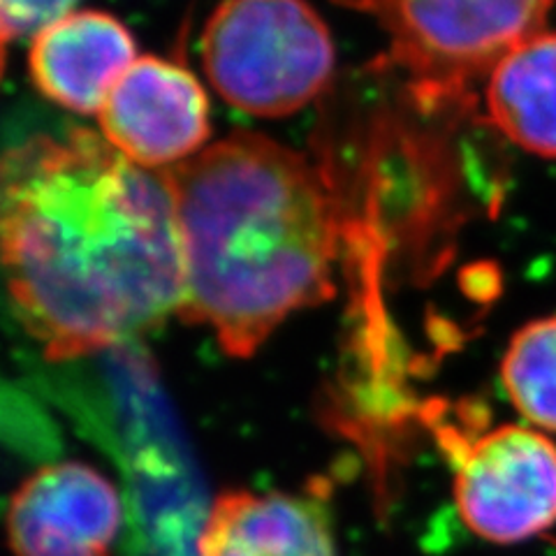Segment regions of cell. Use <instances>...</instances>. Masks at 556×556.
Listing matches in <instances>:
<instances>
[{"instance_id": "cell-1", "label": "cell", "mask_w": 556, "mask_h": 556, "mask_svg": "<svg viewBox=\"0 0 556 556\" xmlns=\"http://www.w3.org/2000/svg\"><path fill=\"white\" fill-rule=\"evenodd\" d=\"M3 265L49 359L108 351L179 313L184 257L167 172L104 137L38 135L3 159Z\"/></svg>"}, {"instance_id": "cell-2", "label": "cell", "mask_w": 556, "mask_h": 556, "mask_svg": "<svg viewBox=\"0 0 556 556\" xmlns=\"http://www.w3.org/2000/svg\"><path fill=\"white\" fill-rule=\"evenodd\" d=\"M165 172L181 239L184 323L208 327L243 359L294 311L332 298L339 208L304 153L239 130Z\"/></svg>"}, {"instance_id": "cell-3", "label": "cell", "mask_w": 556, "mask_h": 556, "mask_svg": "<svg viewBox=\"0 0 556 556\" xmlns=\"http://www.w3.org/2000/svg\"><path fill=\"white\" fill-rule=\"evenodd\" d=\"M337 49L306 0H223L202 33L214 91L260 118L304 110L334 77Z\"/></svg>"}, {"instance_id": "cell-4", "label": "cell", "mask_w": 556, "mask_h": 556, "mask_svg": "<svg viewBox=\"0 0 556 556\" xmlns=\"http://www.w3.org/2000/svg\"><path fill=\"white\" fill-rule=\"evenodd\" d=\"M390 40V63L427 108L464 104L510 51L541 33L554 0H355Z\"/></svg>"}, {"instance_id": "cell-5", "label": "cell", "mask_w": 556, "mask_h": 556, "mask_svg": "<svg viewBox=\"0 0 556 556\" xmlns=\"http://www.w3.org/2000/svg\"><path fill=\"white\" fill-rule=\"evenodd\" d=\"M437 439L455 468L462 519L492 543H521L556 525V445L517 425L464 433L433 420Z\"/></svg>"}, {"instance_id": "cell-6", "label": "cell", "mask_w": 556, "mask_h": 556, "mask_svg": "<svg viewBox=\"0 0 556 556\" xmlns=\"http://www.w3.org/2000/svg\"><path fill=\"white\" fill-rule=\"evenodd\" d=\"M100 135L137 167L165 172L193 159L208 139V98L179 63L139 56L98 114Z\"/></svg>"}, {"instance_id": "cell-7", "label": "cell", "mask_w": 556, "mask_h": 556, "mask_svg": "<svg viewBox=\"0 0 556 556\" xmlns=\"http://www.w3.org/2000/svg\"><path fill=\"white\" fill-rule=\"evenodd\" d=\"M118 527L114 484L77 462L33 473L14 492L8 513L16 556H108Z\"/></svg>"}, {"instance_id": "cell-8", "label": "cell", "mask_w": 556, "mask_h": 556, "mask_svg": "<svg viewBox=\"0 0 556 556\" xmlns=\"http://www.w3.org/2000/svg\"><path fill=\"white\" fill-rule=\"evenodd\" d=\"M137 59L132 33L116 16L79 10L35 35L28 75L35 89L59 108L98 116Z\"/></svg>"}, {"instance_id": "cell-9", "label": "cell", "mask_w": 556, "mask_h": 556, "mask_svg": "<svg viewBox=\"0 0 556 556\" xmlns=\"http://www.w3.org/2000/svg\"><path fill=\"white\" fill-rule=\"evenodd\" d=\"M198 547L200 556H334L320 503L281 492L223 494Z\"/></svg>"}, {"instance_id": "cell-10", "label": "cell", "mask_w": 556, "mask_h": 556, "mask_svg": "<svg viewBox=\"0 0 556 556\" xmlns=\"http://www.w3.org/2000/svg\"><path fill=\"white\" fill-rule=\"evenodd\" d=\"M484 104L513 144L556 159V33H535L486 77Z\"/></svg>"}, {"instance_id": "cell-11", "label": "cell", "mask_w": 556, "mask_h": 556, "mask_svg": "<svg viewBox=\"0 0 556 556\" xmlns=\"http://www.w3.org/2000/svg\"><path fill=\"white\" fill-rule=\"evenodd\" d=\"M501 380L529 422L556 431V316L519 329L503 355Z\"/></svg>"}, {"instance_id": "cell-12", "label": "cell", "mask_w": 556, "mask_h": 556, "mask_svg": "<svg viewBox=\"0 0 556 556\" xmlns=\"http://www.w3.org/2000/svg\"><path fill=\"white\" fill-rule=\"evenodd\" d=\"M77 0H0L3 47L22 38H35L42 28L73 14Z\"/></svg>"}]
</instances>
